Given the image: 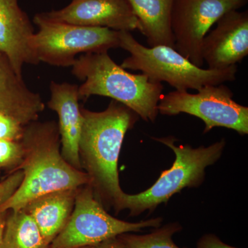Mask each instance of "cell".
Listing matches in <instances>:
<instances>
[{
    "mask_svg": "<svg viewBox=\"0 0 248 248\" xmlns=\"http://www.w3.org/2000/svg\"><path fill=\"white\" fill-rule=\"evenodd\" d=\"M81 111L79 156L82 169L86 170L99 202L112 205L119 213L125 194L119 179V157L125 134L133 128L139 116L115 100L102 112L82 107Z\"/></svg>",
    "mask_w": 248,
    "mask_h": 248,
    "instance_id": "1",
    "label": "cell"
},
{
    "mask_svg": "<svg viewBox=\"0 0 248 248\" xmlns=\"http://www.w3.org/2000/svg\"><path fill=\"white\" fill-rule=\"evenodd\" d=\"M21 141L24 159L14 171L20 170L24 177L14 195L0 206V212L17 211L40 196L90 184L87 173L73 167L62 156L55 122L28 124Z\"/></svg>",
    "mask_w": 248,
    "mask_h": 248,
    "instance_id": "2",
    "label": "cell"
},
{
    "mask_svg": "<svg viewBox=\"0 0 248 248\" xmlns=\"http://www.w3.org/2000/svg\"><path fill=\"white\" fill-rule=\"evenodd\" d=\"M72 73L84 83L80 99L93 95L110 97L126 106L145 122H155L164 86L143 74H133L117 64L108 51L86 53L76 59Z\"/></svg>",
    "mask_w": 248,
    "mask_h": 248,
    "instance_id": "3",
    "label": "cell"
},
{
    "mask_svg": "<svg viewBox=\"0 0 248 248\" xmlns=\"http://www.w3.org/2000/svg\"><path fill=\"white\" fill-rule=\"evenodd\" d=\"M120 48L130 56L120 65L124 69L141 71L155 82H166L177 91L199 90L236 79L237 66L223 70L204 69L195 66L175 49L167 46L146 47L129 31H119Z\"/></svg>",
    "mask_w": 248,
    "mask_h": 248,
    "instance_id": "4",
    "label": "cell"
},
{
    "mask_svg": "<svg viewBox=\"0 0 248 248\" xmlns=\"http://www.w3.org/2000/svg\"><path fill=\"white\" fill-rule=\"evenodd\" d=\"M153 139L169 147L175 154V160L150 188L136 195L125 194L121 210L128 209L130 216H138L146 210L152 212L185 187L200 186L205 178V169L220 159L226 146L224 139L210 146L197 148L189 145L176 146L175 140L171 137Z\"/></svg>",
    "mask_w": 248,
    "mask_h": 248,
    "instance_id": "5",
    "label": "cell"
},
{
    "mask_svg": "<svg viewBox=\"0 0 248 248\" xmlns=\"http://www.w3.org/2000/svg\"><path fill=\"white\" fill-rule=\"evenodd\" d=\"M38 28L30 46L39 62L59 67L73 66L77 55L100 53L120 48L119 31L53 22L35 15Z\"/></svg>",
    "mask_w": 248,
    "mask_h": 248,
    "instance_id": "6",
    "label": "cell"
},
{
    "mask_svg": "<svg viewBox=\"0 0 248 248\" xmlns=\"http://www.w3.org/2000/svg\"><path fill=\"white\" fill-rule=\"evenodd\" d=\"M162 218L136 223L111 216L99 202L91 184L79 187L74 208L66 226L55 238L50 248H78L102 242L129 232L161 226Z\"/></svg>",
    "mask_w": 248,
    "mask_h": 248,
    "instance_id": "7",
    "label": "cell"
},
{
    "mask_svg": "<svg viewBox=\"0 0 248 248\" xmlns=\"http://www.w3.org/2000/svg\"><path fill=\"white\" fill-rule=\"evenodd\" d=\"M233 96L232 91L223 84L203 86L196 94L175 90L162 94L157 110L164 115L186 113L199 117L205 123L204 133L223 127L248 135V108L235 102Z\"/></svg>",
    "mask_w": 248,
    "mask_h": 248,
    "instance_id": "8",
    "label": "cell"
},
{
    "mask_svg": "<svg viewBox=\"0 0 248 248\" xmlns=\"http://www.w3.org/2000/svg\"><path fill=\"white\" fill-rule=\"evenodd\" d=\"M246 0H174L171 29L175 50L195 66L204 64L202 43L210 28L228 11L238 10Z\"/></svg>",
    "mask_w": 248,
    "mask_h": 248,
    "instance_id": "9",
    "label": "cell"
},
{
    "mask_svg": "<svg viewBox=\"0 0 248 248\" xmlns=\"http://www.w3.org/2000/svg\"><path fill=\"white\" fill-rule=\"evenodd\" d=\"M53 22L117 31L139 30V22L126 0H72L63 9L39 14Z\"/></svg>",
    "mask_w": 248,
    "mask_h": 248,
    "instance_id": "10",
    "label": "cell"
},
{
    "mask_svg": "<svg viewBox=\"0 0 248 248\" xmlns=\"http://www.w3.org/2000/svg\"><path fill=\"white\" fill-rule=\"evenodd\" d=\"M202 43V55L209 69L235 66L248 55V12L228 11L218 19Z\"/></svg>",
    "mask_w": 248,
    "mask_h": 248,
    "instance_id": "11",
    "label": "cell"
},
{
    "mask_svg": "<svg viewBox=\"0 0 248 248\" xmlns=\"http://www.w3.org/2000/svg\"><path fill=\"white\" fill-rule=\"evenodd\" d=\"M50 90L48 107L58 115L62 156L73 167L82 170L79 156V141L83 116L79 104V86L51 81Z\"/></svg>",
    "mask_w": 248,
    "mask_h": 248,
    "instance_id": "12",
    "label": "cell"
},
{
    "mask_svg": "<svg viewBox=\"0 0 248 248\" xmlns=\"http://www.w3.org/2000/svg\"><path fill=\"white\" fill-rule=\"evenodd\" d=\"M34 32L29 16L18 0H0V54L8 59L18 76L25 64H38L31 48Z\"/></svg>",
    "mask_w": 248,
    "mask_h": 248,
    "instance_id": "13",
    "label": "cell"
},
{
    "mask_svg": "<svg viewBox=\"0 0 248 248\" xmlns=\"http://www.w3.org/2000/svg\"><path fill=\"white\" fill-rule=\"evenodd\" d=\"M45 107L40 94L27 87L8 59L0 54V113L26 126L38 120Z\"/></svg>",
    "mask_w": 248,
    "mask_h": 248,
    "instance_id": "14",
    "label": "cell"
},
{
    "mask_svg": "<svg viewBox=\"0 0 248 248\" xmlns=\"http://www.w3.org/2000/svg\"><path fill=\"white\" fill-rule=\"evenodd\" d=\"M78 189L56 191L31 201L23 208L50 246L66 226L74 208Z\"/></svg>",
    "mask_w": 248,
    "mask_h": 248,
    "instance_id": "15",
    "label": "cell"
},
{
    "mask_svg": "<svg viewBox=\"0 0 248 248\" xmlns=\"http://www.w3.org/2000/svg\"><path fill=\"white\" fill-rule=\"evenodd\" d=\"M139 22V31L150 46L175 48L171 29L174 0H126ZM175 49V48H174Z\"/></svg>",
    "mask_w": 248,
    "mask_h": 248,
    "instance_id": "16",
    "label": "cell"
},
{
    "mask_svg": "<svg viewBox=\"0 0 248 248\" xmlns=\"http://www.w3.org/2000/svg\"><path fill=\"white\" fill-rule=\"evenodd\" d=\"M1 248H50V246L33 219L22 208L9 213Z\"/></svg>",
    "mask_w": 248,
    "mask_h": 248,
    "instance_id": "17",
    "label": "cell"
},
{
    "mask_svg": "<svg viewBox=\"0 0 248 248\" xmlns=\"http://www.w3.org/2000/svg\"><path fill=\"white\" fill-rule=\"evenodd\" d=\"M182 230L177 222L155 228L146 234L125 233L120 235L128 248H181L173 241L172 236Z\"/></svg>",
    "mask_w": 248,
    "mask_h": 248,
    "instance_id": "18",
    "label": "cell"
},
{
    "mask_svg": "<svg viewBox=\"0 0 248 248\" xmlns=\"http://www.w3.org/2000/svg\"><path fill=\"white\" fill-rule=\"evenodd\" d=\"M24 156V148L21 140H0V169L14 166L16 169L22 163Z\"/></svg>",
    "mask_w": 248,
    "mask_h": 248,
    "instance_id": "19",
    "label": "cell"
},
{
    "mask_svg": "<svg viewBox=\"0 0 248 248\" xmlns=\"http://www.w3.org/2000/svg\"><path fill=\"white\" fill-rule=\"evenodd\" d=\"M25 126L14 117L0 113V140L20 141Z\"/></svg>",
    "mask_w": 248,
    "mask_h": 248,
    "instance_id": "20",
    "label": "cell"
},
{
    "mask_svg": "<svg viewBox=\"0 0 248 248\" xmlns=\"http://www.w3.org/2000/svg\"><path fill=\"white\" fill-rule=\"evenodd\" d=\"M23 177L22 171L18 170L0 182V206L14 195L22 183Z\"/></svg>",
    "mask_w": 248,
    "mask_h": 248,
    "instance_id": "21",
    "label": "cell"
},
{
    "mask_svg": "<svg viewBox=\"0 0 248 248\" xmlns=\"http://www.w3.org/2000/svg\"><path fill=\"white\" fill-rule=\"evenodd\" d=\"M197 248H239L233 247L222 241L214 234H205L199 239Z\"/></svg>",
    "mask_w": 248,
    "mask_h": 248,
    "instance_id": "22",
    "label": "cell"
},
{
    "mask_svg": "<svg viewBox=\"0 0 248 248\" xmlns=\"http://www.w3.org/2000/svg\"><path fill=\"white\" fill-rule=\"evenodd\" d=\"M78 248H128L120 236L111 238L98 244Z\"/></svg>",
    "mask_w": 248,
    "mask_h": 248,
    "instance_id": "23",
    "label": "cell"
},
{
    "mask_svg": "<svg viewBox=\"0 0 248 248\" xmlns=\"http://www.w3.org/2000/svg\"><path fill=\"white\" fill-rule=\"evenodd\" d=\"M9 211L0 212V248L2 246L3 236Z\"/></svg>",
    "mask_w": 248,
    "mask_h": 248,
    "instance_id": "24",
    "label": "cell"
}]
</instances>
